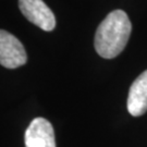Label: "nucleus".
<instances>
[{
  "instance_id": "obj_1",
  "label": "nucleus",
  "mask_w": 147,
  "mask_h": 147,
  "mask_svg": "<svg viewBox=\"0 0 147 147\" xmlns=\"http://www.w3.org/2000/svg\"><path fill=\"white\" fill-rule=\"evenodd\" d=\"M132 24L124 11L115 10L102 20L95 34V49L105 59L116 58L125 48Z\"/></svg>"
},
{
  "instance_id": "obj_2",
  "label": "nucleus",
  "mask_w": 147,
  "mask_h": 147,
  "mask_svg": "<svg viewBox=\"0 0 147 147\" xmlns=\"http://www.w3.org/2000/svg\"><path fill=\"white\" fill-rule=\"evenodd\" d=\"M26 51L16 36L0 30V64L8 69H16L26 62Z\"/></svg>"
},
{
  "instance_id": "obj_3",
  "label": "nucleus",
  "mask_w": 147,
  "mask_h": 147,
  "mask_svg": "<svg viewBox=\"0 0 147 147\" xmlns=\"http://www.w3.org/2000/svg\"><path fill=\"white\" fill-rule=\"evenodd\" d=\"M22 14L30 22L46 32L53 31L56 26V18L42 0H19Z\"/></svg>"
},
{
  "instance_id": "obj_4",
  "label": "nucleus",
  "mask_w": 147,
  "mask_h": 147,
  "mask_svg": "<svg viewBox=\"0 0 147 147\" xmlns=\"http://www.w3.org/2000/svg\"><path fill=\"white\" fill-rule=\"evenodd\" d=\"M25 147H56L51 123L45 118H35L25 131Z\"/></svg>"
},
{
  "instance_id": "obj_5",
  "label": "nucleus",
  "mask_w": 147,
  "mask_h": 147,
  "mask_svg": "<svg viewBox=\"0 0 147 147\" xmlns=\"http://www.w3.org/2000/svg\"><path fill=\"white\" fill-rule=\"evenodd\" d=\"M126 106L129 113L133 117H141L147 111V70L131 85Z\"/></svg>"
}]
</instances>
